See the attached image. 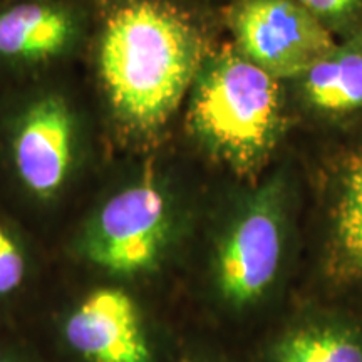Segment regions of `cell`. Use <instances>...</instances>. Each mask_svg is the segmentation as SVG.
I'll list each match as a JSON object with an SVG mask.
<instances>
[{
    "label": "cell",
    "instance_id": "5bb4252c",
    "mask_svg": "<svg viewBox=\"0 0 362 362\" xmlns=\"http://www.w3.org/2000/svg\"><path fill=\"white\" fill-rule=\"evenodd\" d=\"M176 362H228L220 354L203 346H187L180 351Z\"/></svg>",
    "mask_w": 362,
    "mask_h": 362
},
{
    "label": "cell",
    "instance_id": "7c38bea8",
    "mask_svg": "<svg viewBox=\"0 0 362 362\" xmlns=\"http://www.w3.org/2000/svg\"><path fill=\"white\" fill-rule=\"evenodd\" d=\"M27 272L25 253L17 238L0 225V297H8L21 288Z\"/></svg>",
    "mask_w": 362,
    "mask_h": 362
},
{
    "label": "cell",
    "instance_id": "277c9868",
    "mask_svg": "<svg viewBox=\"0 0 362 362\" xmlns=\"http://www.w3.org/2000/svg\"><path fill=\"white\" fill-rule=\"evenodd\" d=\"M173 235L175 216L165 193L144 181L101 208L86 230L81 250L98 269L134 279L161 265Z\"/></svg>",
    "mask_w": 362,
    "mask_h": 362
},
{
    "label": "cell",
    "instance_id": "6da1fadb",
    "mask_svg": "<svg viewBox=\"0 0 362 362\" xmlns=\"http://www.w3.org/2000/svg\"><path fill=\"white\" fill-rule=\"evenodd\" d=\"M200 57V39L183 17L155 0H134L107 21L99 67L117 115L148 131L180 106Z\"/></svg>",
    "mask_w": 362,
    "mask_h": 362
},
{
    "label": "cell",
    "instance_id": "4fadbf2b",
    "mask_svg": "<svg viewBox=\"0 0 362 362\" xmlns=\"http://www.w3.org/2000/svg\"><path fill=\"white\" fill-rule=\"evenodd\" d=\"M296 2L324 25H327V22L349 19L359 7L361 0H296Z\"/></svg>",
    "mask_w": 362,
    "mask_h": 362
},
{
    "label": "cell",
    "instance_id": "9a60e30c",
    "mask_svg": "<svg viewBox=\"0 0 362 362\" xmlns=\"http://www.w3.org/2000/svg\"><path fill=\"white\" fill-rule=\"evenodd\" d=\"M0 362H37V361L25 354H21V352L6 351V352H0Z\"/></svg>",
    "mask_w": 362,
    "mask_h": 362
},
{
    "label": "cell",
    "instance_id": "30bf717a",
    "mask_svg": "<svg viewBox=\"0 0 362 362\" xmlns=\"http://www.w3.org/2000/svg\"><path fill=\"white\" fill-rule=\"evenodd\" d=\"M297 79L305 103L320 115L347 116L362 111V34L337 44Z\"/></svg>",
    "mask_w": 362,
    "mask_h": 362
},
{
    "label": "cell",
    "instance_id": "9c48e42d",
    "mask_svg": "<svg viewBox=\"0 0 362 362\" xmlns=\"http://www.w3.org/2000/svg\"><path fill=\"white\" fill-rule=\"evenodd\" d=\"M72 158V123L59 99L30 107L16 139L21 178L35 194L49 197L61 187Z\"/></svg>",
    "mask_w": 362,
    "mask_h": 362
},
{
    "label": "cell",
    "instance_id": "5b68a950",
    "mask_svg": "<svg viewBox=\"0 0 362 362\" xmlns=\"http://www.w3.org/2000/svg\"><path fill=\"white\" fill-rule=\"evenodd\" d=\"M240 54L274 78H300L337 47L329 27L296 0H242L233 19Z\"/></svg>",
    "mask_w": 362,
    "mask_h": 362
},
{
    "label": "cell",
    "instance_id": "8992f818",
    "mask_svg": "<svg viewBox=\"0 0 362 362\" xmlns=\"http://www.w3.org/2000/svg\"><path fill=\"white\" fill-rule=\"evenodd\" d=\"M59 336L78 362H161L146 315L119 287L86 293L62 319Z\"/></svg>",
    "mask_w": 362,
    "mask_h": 362
},
{
    "label": "cell",
    "instance_id": "3957f363",
    "mask_svg": "<svg viewBox=\"0 0 362 362\" xmlns=\"http://www.w3.org/2000/svg\"><path fill=\"white\" fill-rule=\"evenodd\" d=\"M291 232L287 194L279 181L240 203L211 255V288L223 314L245 319L269 305L282 284Z\"/></svg>",
    "mask_w": 362,
    "mask_h": 362
},
{
    "label": "cell",
    "instance_id": "ba28073f",
    "mask_svg": "<svg viewBox=\"0 0 362 362\" xmlns=\"http://www.w3.org/2000/svg\"><path fill=\"white\" fill-rule=\"evenodd\" d=\"M322 264L334 287L362 297V148L342 163L330 189Z\"/></svg>",
    "mask_w": 362,
    "mask_h": 362
},
{
    "label": "cell",
    "instance_id": "52a82bcc",
    "mask_svg": "<svg viewBox=\"0 0 362 362\" xmlns=\"http://www.w3.org/2000/svg\"><path fill=\"white\" fill-rule=\"evenodd\" d=\"M259 362H362V317L349 310L305 309L267 334Z\"/></svg>",
    "mask_w": 362,
    "mask_h": 362
},
{
    "label": "cell",
    "instance_id": "8fae6325",
    "mask_svg": "<svg viewBox=\"0 0 362 362\" xmlns=\"http://www.w3.org/2000/svg\"><path fill=\"white\" fill-rule=\"evenodd\" d=\"M71 37V21L59 8L21 4L0 13V54L44 59L61 51Z\"/></svg>",
    "mask_w": 362,
    "mask_h": 362
},
{
    "label": "cell",
    "instance_id": "7a4b0ae2",
    "mask_svg": "<svg viewBox=\"0 0 362 362\" xmlns=\"http://www.w3.org/2000/svg\"><path fill=\"white\" fill-rule=\"evenodd\" d=\"M192 124L203 143L235 170H257L282 133L284 103L277 78L242 54H221L198 79Z\"/></svg>",
    "mask_w": 362,
    "mask_h": 362
}]
</instances>
